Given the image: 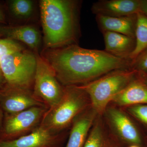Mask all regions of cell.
Instances as JSON below:
<instances>
[{"label": "cell", "mask_w": 147, "mask_h": 147, "mask_svg": "<svg viewBox=\"0 0 147 147\" xmlns=\"http://www.w3.org/2000/svg\"><path fill=\"white\" fill-rule=\"evenodd\" d=\"M137 18L135 36L136 45L134 51L129 58L131 62L147 48V16L139 12L137 14Z\"/></svg>", "instance_id": "obj_17"}, {"label": "cell", "mask_w": 147, "mask_h": 147, "mask_svg": "<svg viewBox=\"0 0 147 147\" xmlns=\"http://www.w3.org/2000/svg\"><path fill=\"white\" fill-rule=\"evenodd\" d=\"M103 139L100 127L96 125L93 129L83 147H102Z\"/></svg>", "instance_id": "obj_20"}, {"label": "cell", "mask_w": 147, "mask_h": 147, "mask_svg": "<svg viewBox=\"0 0 147 147\" xmlns=\"http://www.w3.org/2000/svg\"><path fill=\"white\" fill-rule=\"evenodd\" d=\"M0 34L7 38L23 42L32 49L37 48L40 40L39 32L32 26H0Z\"/></svg>", "instance_id": "obj_13"}, {"label": "cell", "mask_w": 147, "mask_h": 147, "mask_svg": "<svg viewBox=\"0 0 147 147\" xmlns=\"http://www.w3.org/2000/svg\"><path fill=\"white\" fill-rule=\"evenodd\" d=\"M129 111L137 119L147 124V105H135L129 108Z\"/></svg>", "instance_id": "obj_22"}, {"label": "cell", "mask_w": 147, "mask_h": 147, "mask_svg": "<svg viewBox=\"0 0 147 147\" xmlns=\"http://www.w3.org/2000/svg\"><path fill=\"white\" fill-rule=\"evenodd\" d=\"M61 138L40 124L26 135L9 140H0V147H59Z\"/></svg>", "instance_id": "obj_9"}, {"label": "cell", "mask_w": 147, "mask_h": 147, "mask_svg": "<svg viewBox=\"0 0 147 147\" xmlns=\"http://www.w3.org/2000/svg\"><path fill=\"white\" fill-rule=\"evenodd\" d=\"M140 12L147 16V0H142Z\"/></svg>", "instance_id": "obj_23"}, {"label": "cell", "mask_w": 147, "mask_h": 147, "mask_svg": "<svg viewBox=\"0 0 147 147\" xmlns=\"http://www.w3.org/2000/svg\"><path fill=\"white\" fill-rule=\"evenodd\" d=\"M58 81L66 86L86 83L117 69L130 67L131 61L103 50L85 49L70 44L49 50L43 57Z\"/></svg>", "instance_id": "obj_1"}, {"label": "cell", "mask_w": 147, "mask_h": 147, "mask_svg": "<svg viewBox=\"0 0 147 147\" xmlns=\"http://www.w3.org/2000/svg\"><path fill=\"white\" fill-rule=\"evenodd\" d=\"M141 1L142 0H102L94 3L91 10L96 16H132L140 12Z\"/></svg>", "instance_id": "obj_10"}, {"label": "cell", "mask_w": 147, "mask_h": 147, "mask_svg": "<svg viewBox=\"0 0 147 147\" xmlns=\"http://www.w3.org/2000/svg\"><path fill=\"white\" fill-rule=\"evenodd\" d=\"M4 16L3 14L2 11L0 9V22L3 23L4 21Z\"/></svg>", "instance_id": "obj_26"}, {"label": "cell", "mask_w": 147, "mask_h": 147, "mask_svg": "<svg viewBox=\"0 0 147 147\" xmlns=\"http://www.w3.org/2000/svg\"><path fill=\"white\" fill-rule=\"evenodd\" d=\"M36 106L14 114H4L0 140H12L26 135L39 125L48 110Z\"/></svg>", "instance_id": "obj_7"}, {"label": "cell", "mask_w": 147, "mask_h": 147, "mask_svg": "<svg viewBox=\"0 0 147 147\" xmlns=\"http://www.w3.org/2000/svg\"><path fill=\"white\" fill-rule=\"evenodd\" d=\"M130 147H138L137 146H131Z\"/></svg>", "instance_id": "obj_28"}, {"label": "cell", "mask_w": 147, "mask_h": 147, "mask_svg": "<svg viewBox=\"0 0 147 147\" xmlns=\"http://www.w3.org/2000/svg\"><path fill=\"white\" fill-rule=\"evenodd\" d=\"M1 36V34H0V36Z\"/></svg>", "instance_id": "obj_29"}, {"label": "cell", "mask_w": 147, "mask_h": 147, "mask_svg": "<svg viewBox=\"0 0 147 147\" xmlns=\"http://www.w3.org/2000/svg\"><path fill=\"white\" fill-rule=\"evenodd\" d=\"M59 102L48 109L40 124L55 133L65 127L85 107V91L80 86H67Z\"/></svg>", "instance_id": "obj_3"}, {"label": "cell", "mask_w": 147, "mask_h": 147, "mask_svg": "<svg viewBox=\"0 0 147 147\" xmlns=\"http://www.w3.org/2000/svg\"><path fill=\"white\" fill-rule=\"evenodd\" d=\"M113 100L121 105L147 103V86L144 82L132 81Z\"/></svg>", "instance_id": "obj_14"}, {"label": "cell", "mask_w": 147, "mask_h": 147, "mask_svg": "<svg viewBox=\"0 0 147 147\" xmlns=\"http://www.w3.org/2000/svg\"><path fill=\"white\" fill-rule=\"evenodd\" d=\"M36 106L47 107L30 90L7 86L0 89V107L4 114L19 113Z\"/></svg>", "instance_id": "obj_8"}, {"label": "cell", "mask_w": 147, "mask_h": 147, "mask_svg": "<svg viewBox=\"0 0 147 147\" xmlns=\"http://www.w3.org/2000/svg\"><path fill=\"white\" fill-rule=\"evenodd\" d=\"M130 68L137 72L147 73V48L131 62Z\"/></svg>", "instance_id": "obj_21"}, {"label": "cell", "mask_w": 147, "mask_h": 147, "mask_svg": "<svg viewBox=\"0 0 147 147\" xmlns=\"http://www.w3.org/2000/svg\"><path fill=\"white\" fill-rule=\"evenodd\" d=\"M112 122L121 137L126 141L135 144L141 143V139L137 129L123 113L115 109L109 110Z\"/></svg>", "instance_id": "obj_15"}, {"label": "cell", "mask_w": 147, "mask_h": 147, "mask_svg": "<svg viewBox=\"0 0 147 147\" xmlns=\"http://www.w3.org/2000/svg\"><path fill=\"white\" fill-rule=\"evenodd\" d=\"M102 34L106 52L117 57L129 59L135 48V38L113 32H105Z\"/></svg>", "instance_id": "obj_12"}, {"label": "cell", "mask_w": 147, "mask_h": 147, "mask_svg": "<svg viewBox=\"0 0 147 147\" xmlns=\"http://www.w3.org/2000/svg\"><path fill=\"white\" fill-rule=\"evenodd\" d=\"M144 83H145V84H146V85L147 86V79H145V80H144Z\"/></svg>", "instance_id": "obj_27"}, {"label": "cell", "mask_w": 147, "mask_h": 147, "mask_svg": "<svg viewBox=\"0 0 147 147\" xmlns=\"http://www.w3.org/2000/svg\"><path fill=\"white\" fill-rule=\"evenodd\" d=\"M9 5L12 13L20 18L29 17L33 10L32 1L29 0H13L10 2Z\"/></svg>", "instance_id": "obj_18"}, {"label": "cell", "mask_w": 147, "mask_h": 147, "mask_svg": "<svg viewBox=\"0 0 147 147\" xmlns=\"http://www.w3.org/2000/svg\"><path fill=\"white\" fill-rule=\"evenodd\" d=\"M36 57L26 51L7 55L0 60V66L6 86L30 90L34 84Z\"/></svg>", "instance_id": "obj_5"}, {"label": "cell", "mask_w": 147, "mask_h": 147, "mask_svg": "<svg viewBox=\"0 0 147 147\" xmlns=\"http://www.w3.org/2000/svg\"><path fill=\"white\" fill-rule=\"evenodd\" d=\"M96 20L102 32H113L135 38L137 14L119 17L96 15Z\"/></svg>", "instance_id": "obj_11"}, {"label": "cell", "mask_w": 147, "mask_h": 147, "mask_svg": "<svg viewBox=\"0 0 147 147\" xmlns=\"http://www.w3.org/2000/svg\"><path fill=\"white\" fill-rule=\"evenodd\" d=\"M137 72L131 69L130 70L117 69L80 87L89 95L94 108L100 112L110 100L130 84Z\"/></svg>", "instance_id": "obj_4"}, {"label": "cell", "mask_w": 147, "mask_h": 147, "mask_svg": "<svg viewBox=\"0 0 147 147\" xmlns=\"http://www.w3.org/2000/svg\"><path fill=\"white\" fill-rule=\"evenodd\" d=\"M36 57V67L34 82L35 96L44 102L48 109L60 101L64 89L61 86L51 65L43 57Z\"/></svg>", "instance_id": "obj_6"}, {"label": "cell", "mask_w": 147, "mask_h": 147, "mask_svg": "<svg viewBox=\"0 0 147 147\" xmlns=\"http://www.w3.org/2000/svg\"><path fill=\"white\" fill-rule=\"evenodd\" d=\"M6 86V83L0 66V89L4 88Z\"/></svg>", "instance_id": "obj_24"}, {"label": "cell", "mask_w": 147, "mask_h": 147, "mask_svg": "<svg viewBox=\"0 0 147 147\" xmlns=\"http://www.w3.org/2000/svg\"><path fill=\"white\" fill-rule=\"evenodd\" d=\"M91 117L83 116L74 123L66 147H83L90 127Z\"/></svg>", "instance_id": "obj_16"}, {"label": "cell", "mask_w": 147, "mask_h": 147, "mask_svg": "<svg viewBox=\"0 0 147 147\" xmlns=\"http://www.w3.org/2000/svg\"><path fill=\"white\" fill-rule=\"evenodd\" d=\"M44 39L49 47L70 45L76 34V5L68 0L40 2Z\"/></svg>", "instance_id": "obj_2"}, {"label": "cell", "mask_w": 147, "mask_h": 147, "mask_svg": "<svg viewBox=\"0 0 147 147\" xmlns=\"http://www.w3.org/2000/svg\"><path fill=\"white\" fill-rule=\"evenodd\" d=\"M24 50L22 45L13 40L0 39V60L3 57Z\"/></svg>", "instance_id": "obj_19"}, {"label": "cell", "mask_w": 147, "mask_h": 147, "mask_svg": "<svg viewBox=\"0 0 147 147\" xmlns=\"http://www.w3.org/2000/svg\"><path fill=\"white\" fill-rule=\"evenodd\" d=\"M4 117V114L1 108L0 107V133H1L2 127Z\"/></svg>", "instance_id": "obj_25"}]
</instances>
